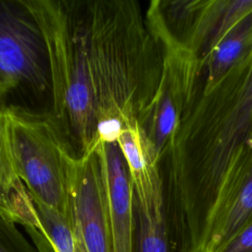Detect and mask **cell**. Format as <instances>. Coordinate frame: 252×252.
I'll return each instance as SVG.
<instances>
[{
  "instance_id": "6da1fadb",
  "label": "cell",
  "mask_w": 252,
  "mask_h": 252,
  "mask_svg": "<svg viewBox=\"0 0 252 252\" xmlns=\"http://www.w3.org/2000/svg\"><path fill=\"white\" fill-rule=\"evenodd\" d=\"M46 43L50 119L70 157L117 142L138 123L162 69V48L135 0H25Z\"/></svg>"
},
{
  "instance_id": "8992f818",
  "label": "cell",
  "mask_w": 252,
  "mask_h": 252,
  "mask_svg": "<svg viewBox=\"0 0 252 252\" xmlns=\"http://www.w3.org/2000/svg\"><path fill=\"white\" fill-rule=\"evenodd\" d=\"M68 197L74 230L87 252H111L109 201L98 148L73 160Z\"/></svg>"
},
{
  "instance_id": "3957f363",
  "label": "cell",
  "mask_w": 252,
  "mask_h": 252,
  "mask_svg": "<svg viewBox=\"0 0 252 252\" xmlns=\"http://www.w3.org/2000/svg\"><path fill=\"white\" fill-rule=\"evenodd\" d=\"M0 110L52 111L47 47L25 0H0Z\"/></svg>"
},
{
  "instance_id": "277c9868",
  "label": "cell",
  "mask_w": 252,
  "mask_h": 252,
  "mask_svg": "<svg viewBox=\"0 0 252 252\" xmlns=\"http://www.w3.org/2000/svg\"><path fill=\"white\" fill-rule=\"evenodd\" d=\"M5 111L16 168L31 197L70 216L68 188L74 159L50 115Z\"/></svg>"
},
{
  "instance_id": "8fae6325",
  "label": "cell",
  "mask_w": 252,
  "mask_h": 252,
  "mask_svg": "<svg viewBox=\"0 0 252 252\" xmlns=\"http://www.w3.org/2000/svg\"><path fill=\"white\" fill-rule=\"evenodd\" d=\"M252 48V15L201 58L207 68L205 90L212 88Z\"/></svg>"
},
{
  "instance_id": "7c38bea8",
  "label": "cell",
  "mask_w": 252,
  "mask_h": 252,
  "mask_svg": "<svg viewBox=\"0 0 252 252\" xmlns=\"http://www.w3.org/2000/svg\"><path fill=\"white\" fill-rule=\"evenodd\" d=\"M32 201L39 222L37 227L56 252H75L76 238L71 216L62 214L39 201L33 199Z\"/></svg>"
},
{
  "instance_id": "9a60e30c",
  "label": "cell",
  "mask_w": 252,
  "mask_h": 252,
  "mask_svg": "<svg viewBox=\"0 0 252 252\" xmlns=\"http://www.w3.org/2000/svg\"><path fill=\"white\" fill-rule=\"evenodd\" d=\"M75 232V238H76V249H75V252H87L86 250V247L80 237V235L74 230Z\"/></svg>"
},
{
  "instance_id": "30bf717a",
  "label": "cell",
  "mask_w": 252,
  "mask_h": 252,
  "mask_svg": "<svg viewBox=\"0 0 252 252\" xmlns=\"http://www.w3.org/2000/svg\"><path fill=\"white\" fill-rule=\"evenodd\" d=\"M0 210L25 229L39 225L33 201L16 168L5 110H0Z\"/></svg>"
},
{
  "instance_id": "ba28073f",
  "label": "cell",
  "mask_w": 252,
  "mask_h": 252,
  "mask_svg": "<svg viewBox=\"0 0 252 252\" xmlns=\"http://www.w3.org/2000/svg\"><path fill=\"white\" fill-rule=\"evenodd\" d=\"M190 15L187 31L177 38L201 58L252 15V0L177 2ZM175 36V35H174Z\"/></svg>"
},
{
  "instance_id": "4fadbf2b",
  "label": "cell",
  "mask_w": 252,
  "mask_h": 252,
  "mask_svg": "<svg viewBox=\"0 0 252 252\" xmlns=\"http://www.w3.org/2000/svg\"><path fill=\"white\" fill-rule=\"evenodd\" d=\"M16 224L0 210V252H38Z\"/></svg>"
},
{
  "instance_id": "9c48e42d",
  "label": "cell",
  "mask_w": 252,
  "mask_h": 252,
  "mask_svg": "<svg viewBox=\"0 0 252 252\" xmlns=\"http://www.w3.org/2000/svg\"><path fill=\"white\" fill-rule=\"evenodd\" d=\"M108 193L111 252H132L133 186L129 169L117 142L100 143Z\"/></svg>"
},
{
  "instance_id": "7a4b0ae2",
  "label": "cell",
  "mask_w": 252,
  "mask_h": 252,
  "mask_svg": "<svg viewBox=\"0 0 252 252\" xmlns=\"http://www.w3.org/2000/svg\"><path fill=\"white\" fill-rule=\"evenodd\" d=\"M252 138V48L184 112L161 157L164 189L184 208L196 243L203 239L216 189L239 147ZM160 157V158H161Z\"/></svg>"
},
{
  "instance_id": "52a82bcc",
  "label": "cell",
  "mask_w": 252,
  "mask_h": 252,
  "mask_svg": "<svg viewBox=\"0 0 252 252\" xmlns=\"http://www.w3.org/2000/svg\"><path fill=\"white\" fill-rule=\"evenodd\" d=\"M252 219V138L232 157L209 211L199 252H214Z\"/></svg>"
},
{
  "instance_id": "5bb4252c",
  "label": "cell",
  "mask_w": 252,
  "mask_h": 252,
  "mask_svg": "<svg viewBox=\"0 0 252 252\" xmlns=\"http://www.w3.org/2000/svg\"><path fill=\"white\" fill-rule=\"evenodd\" d=\"M214 252H252V219L221 243Z\"/></svg>"
},
{
  "instance_id": "5b68a950",
  "label": "cell",
  "mask_w": 252,
  "mask_h": 252,
  "mask_svg": "<svg viewBox=\"0 0 252 252\" xmlns=\"http://www.w3.org/2000/svg\"><path fill=\"white\" fill-rule=\"evenodd\" d=\"M149 28L162 48V69L138 127L160 158L196 97L197 79L204 66L201 57L168 31L155 25Z\"/></svg>"
}]
</instances>
